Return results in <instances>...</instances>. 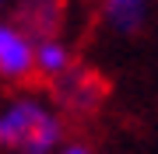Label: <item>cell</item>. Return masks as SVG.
Masks as SVG:
<instances>
[{
	"label": "cell",
	"mask_w": 158,
	"mask_h": 154,
	"mask_svg": "<svg viewBox=\"0 0 158 154\" xmlns=\"http://www.w3.org/2000/svg\"><path fill=\"white\" fill-rule=\"evenodd\" d=\"M14 25L28 32L35 42L60 35L63 25V0H18L14 4Z\"/></svg>",
	"instance_id": "4"
},
{
	"label": "cell",
	"mask_w": 158,
	"mask_h": 154,
	"mask_svg": "<svg viewBox=\"0 0 158 154\" xmlns=\"http://www.w3.org/2000/svg\"><path fill=\"white\" fill-rule=\"evenodd\" d=\"M106 95H109L106 81L95 70H88L85 63H77L67 77H60L53 84V102L60 105V112L63 116H77V119L95 116L102 109V102H106Z\"/></svg>",
	"instance_id": "2"
},
{
	"label": "cell",
	"mask_w": 158,
	"mask_h": 154,
	"mask_svg": "<svg viewBox=\"0 0 158 154\" xmlns=\"http://www.w3.org/2000/svg\"><path fill=\"white\" fill-rule=\"evenodd\" d=\"M56 154H98V151L91 147L88 140H81V137H74V140H67V144H63V147H60Z\"/></svg>",
	"instance_id": "7"
},
{
	"label": "cell",
	"mask_w": 158,
	"mask_h": 154,
	"mask_svg": "<svg viewBox=\"0 0 158 154\" xmlns=\"http://www.w3.org/2000/svg\"><path fill=\"white\" fill-rule=\"evenodd\" d=\"M4 4H7V0H0V11H4Z\"/></svg>",
	"instance_id": "8"
},
{
	"label": "cell",
	"mask_w": 158,
	"mask_h": 154,
	"mask_svg": "<svg viewBox=\"0 0 158 154\" xmlns=\"http://www.w3.org/2000/svg\"><path fill=\"white\" fill-rule=\"evenodd\" d=\"M67 140V116L53 98L18 91L0 102V151L4 154H56Z\"/></svg>",
	"instance_id": "1"
},
{
	"label": "cell",
	"mask_w": 158,
	"mask_h": 154,
	"mask_svg": "<svg viewBox=\"0 0 158 154\" xmlns=\"http://www.w3.org/2000/svg\"><path fill=\"white\" fill-rule=\"evenodd\" d=\"M35 74V39L14 21H0V81L21 84Z\"/></svg>",
	"instance_id": "3"
},
{
	"label": "cell",
	"mask_w": 158,
	"mask_h": 154,
	"mask_svg": "<svg viewBox=\"0 0 158 154\" xmlns=\"http://www.w3.org/2000/svg\"><path fill=\"white\" fill-rule=\"evenodd\" d=\"M151 0H102V21L116 35H137L148 25Z\"/></svg>",
	"instance_id": "6"
},
{
	"label": "cell",
	"mask_w": 158,
	"mask_h": 154,
	"mask_svg": "<svg viewBox=\"0 0 158 154\" xmlns=\"http://www.w3.org/2000/svg\"><path fill=\"white\" fill-rule=\"evenodd\" d=\"M74 67H77V56H74L70 42L63 39V35H49V39L35 42V74H39L46 84H56V81L67 77Z\"/></svg>",
	"instance_id": "5"
}]
</instances>
